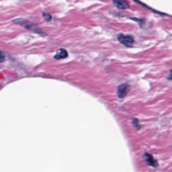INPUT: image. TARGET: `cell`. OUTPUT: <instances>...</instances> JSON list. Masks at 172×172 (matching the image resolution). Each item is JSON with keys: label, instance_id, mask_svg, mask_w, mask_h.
<instances>
[{"label": "cell", "instance_id": "cell-5", "mask_svg": "<svg viewBox=\"0 0 172 172\" xmlns=\"http://www.w3.org/2000/svg\"><path fill=\"white\" fill-rule=\"evenodd\" d=\"M67 56H68V53H67V50L63 49H60L57 52V54L55 55V59H65Z\"/></svg>", "mask_w": 172, "mask_h": 172}, {"label": "cell", "instance_id": "cell-6", "mask_svg": "<svg viewBox=\"0 0 172 172\" xmlns=\"http://www.w3.org/2000/svg\"><path fill=\"white\" fill-rule=\"evenodd\" d=\"M133 126L137 130H139L141 126H140V124H139V121H138L137 119H134L133 120Z\"/></svg>", "mask_w": 172, "mask_h": 172}, {"label": "cell", "instance_id": "cell-4", "mask_svg": "<svg viewBox=\"0 0 172 172\" xmlns=\"http://www.w3.org/2000/svg\"><path fill=\"white\" fill-rule=\"evenodd\" d=\"M144 159L146 161V162L149 165V166H152L153 167H157V161L154 159L153 156L150 154L145 153L144 155Z\"/></svg>", "mask_w": 172, "mask_h": 172}, {"label": "cell", "instance_id": "cell-1", "mask_svg": "<svg viewBox=\"0 0 172 172\" xmlns=\"http://www.w3.org/2000/svg\"><path fill=\"white\" fill-rule=\"evenodd\" d=\"M118 40H119V41L122 44V45L126 47L131 46L133 45L134 42V38L132 36L124 35H122V34H120V35L118 36Z\"/></svg>", "mask_w": 172, "mask_h": 172}, {"label": "cell", "instance_id": "cell-9", "mask_svg": "<svg viewBox=\"0 0 172 172\" xmlns=\"http://www.w3.org/2000/svg\"><path fill=\"white\" fill-rule=\"evenodd\" d=\"M168 79H172V69L170 71V73L169 74V75L167 77Z\"/></svg>", "mask_w": 172, "mask_h": 172}, {"label": "cell", "instance_id": "cell-3", "mask_svg": "<svg viewBox=\"0 0 172 172\" xmlns=\"http://www.w3.org/2000/svg\"><path fill=\"white\" fill-rule=\"evenodd\" d=\"M113 3L116 8L120 9H126L130 7L126 0H113Z\"/></svg>", "mask_w": 172, "mask_h": 172}, {"label": "cell", "instance_id": "cell-8", "mask_svg": "<svg viewBox=\"0 0 172 172\" xmlns=\"http://www.w3.org/2000/svg\"><path fill=\"white\" fill-rule=\"evenodd\" d=\"M5 55L4 53L0 50V63L3 62V60H5Z\"/></svg>", "mask_w": 172, "mask_h": 172}, {"label": "cell", "instance_id": "cell-2", "mask_svg": "<svg viewBox=\"0 0 172 172\" xmlns=\"http://www.w3.org/2000/svg\"><path fill=\"white\" fill-rule=\"evenodd\" d=\"M130 90V86L128 83H123L122 85H120L117 90V94L120 98H123L125 97L128 92H129Z\"/></svg>", "mask_w": 172, "mask_h": 172}, {"label": "cell", "instance_id": "cell-7", "mask_svg": "<svg viewBox=\"0 0 172 172\" xmlns=\"http://www.w3.org/2000/svg\"><path fill=\"white\" fill-rule=\"evenodd\" d=\"M43 16H44V18H45V19L46 20V21H50V20H51V16H50L49 14V13H44Z\"/></svg>", "mask_w": 172, "mask_h": 172}]
</instances>
